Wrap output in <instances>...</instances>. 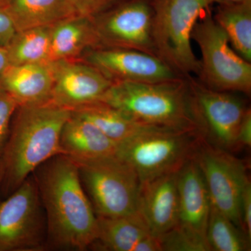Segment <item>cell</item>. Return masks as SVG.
Returning <instances> with one entry per match:
<instances>
[{
  "label": "cell",
  "instance_id": "obj_26",
  "mask_svg": "<svg viewBox=\"0 0 251 251\" xmlns=\"http://www.w3.org/2000/svg\"><path fill=\"white\" fill-rule=\"evenodd\" d=\"M18 107L16 100L0 86V155L4 150L11 119Z\"/></svg>",
  "mask_w": 251,
  "mask_h": 251
},
{
  "label": "cell",
  "instance_id": "obj_10",
  "mask_svg": "<svg viewBox=\"0 0 251 251\" xmlns=\"http://www.w3.org/2000/svg\"><path fill=\"white\" fill-rule=\"evenodd\" d=\"M35 179L28 177L0 202V251L46 249V232Z\"/></svg>",
  "mask_w": 251,
  "mask_h": 251
},
{
  "label": "cell",
  "instance_id": "obj_23",
  "mask_svg": "<svg viewBox=\"0 0 251 251\" xmlns=\"http://www.w3.org/2000/svg\"><path fill=\"white\" fill-rule=\"evenodd\" d=\"M6 50L10 65L49 64L51 62V26L18 31Z\"/></svg>",
  "mask_w": 251,
  "mask_h": 251
},
{
  "label": "cell",
  "instance_id": "obj_3",
  "mask_svg": "<svg viewBox=\"0 0 251 251\" xmlns=\"http://www.w3.org/2000/svg\"><path fill=\"white\" fill-rule=\"evenodd\" d=\"M100 101L143 125L198 132L188 77L168 82H115Z\"/></svg>",
  "mask_w": 251,
  "mask_h": 251
},
{
  "label": "cell",
  "instance_id": "obj_9",
  "mask_svg": "<svg viewBox=\"0 0 251 251\" xmlns=\"http://www.w3.org/2000/svg\"><path fill=\"white\" fill-rule=\"evenodd\" d=\"M191 158L202 173L211 205L241 229V196L249 179L247 164L232 152L208 143L201 135Z\"/></svg>",
  "mask_w": 251,
  "mask_h": 251
},
{
  "label": "cell",
  "instance_id": "obj_19",
  "mask_svg": "<svg viewBox=\"0 0 251 251\" xmlns=\"http://www.w3.org/2000/svg\"><path fill=\"white\" fill-rule=\"evenodd\" d=\"M97 220L98 235L92 247L100 250L133 251L140 240L152 234L139 211L118 217L97 216Z\"/></svg>",
  "mask_w": 251,
  "mask_h": 251
},
{
  "label": "cell",
  "instance_id": "obj_15",
  "mask_svg": "<svg viewBox=\"0 0 251 251\" xmlns=\"http://www.w3.org/2000/svg\"><path fill=\"white\" fill-rule=\"evenodd\" d=\"M179 196L178 224L206 237L211 201L199 167L189 158L177 173Z\"/></svg>",
  "mask_w": 251,
  "mask_h": 251
},
{
  "label": "cell",
  "instance_id": "obj_13",
  "mask_svg": "<svg viewBox=\"0 0 251 251\" xmlns=\"http://www.w3.org/2000/svg\"><path fill=\"white\" fill-rule=\"evenodd\" d=\"M53 75L50 101L71 111L99 101L113 82L80 59L50 62Z\"/></svg>",
  "mask_w": 251,
  "mask_h": 251
},
{
  "label": "cell",
  "instance_id": "obj_25",
  "mask_svg": "<svg viewBox=\"0 0 251 251\" xmlns=\"http://www.w3.org/2000/svg\"><path fill=\"white\" fill-rule=\"evenodd\" d=\"M162 250L166 251H209L206 238L177 224L159 236Z\"/></svg>",
  "mask_w": 251,
  "mask_h": 251
},
{
  "label": "cell",
  "instance_id": "obj_5",
  "mask_svg": "<svg viewBox=\"0 0 251 251\" xmlns=\"http://www.w3.org/2000/svg\"><path fill=\"white\" fill-rule=\"evenodd\" d=\"M74 161L97 216L118 217L138 211L140 181L128 163L117 155Z\"/></svg>",
  "mask_w": 251,
  "mask_h": 251
},
{
  "label": "cell",
  "instance_id": "obj_17",
  "mask_svg": "<svg viewBox=\"0 0 251 251\" xmlns=\"http://www.w3.org/2000/svg\"><path fill=\"white\" fill-rule=\"evenodd\" d=\"M61 153L74 160H87L117 154L118 145L88 120L73 113L60 135Z\"/></svg>",
  "mask_w": 251,
  "mask_h": 251
},
{
  "label": "cell",
  "instance_id": "obj_20",
  "mask_svg": "<svg viewBox=\"0 0 251 251\" xmlns=\"http://www.w3.org/2000/svg\"><path fill=\"white\" fill-rule=\"evenodd\" d=\"M72 112L93 124L117 145L145 130L156 127L135 122L123 112L100 100Z\"/></svg>",
  "mask_w": 251,
  "mask_h": 251
},
{
  "label": "cell",
  "instance_id": "obj_27",
  "mask_svg": "<svg viewBox=\"0 0 251 251\" xmlns=\"http://www.w3.org/2000/svg\"><path fill=\"white\" fill-rule=\"evenodd\" d=\"M75 16L93 18L122 0H67Z\"/></svg>",
  "mask_w": 251,
  "mask_h": 251
},
{
  "label": "cell",
  "instance_id": "obj_31",
  "mask_svg": "<svg viewBox=\"0 0 251 251\" xmlns=\"http://www.w3.org/2000/svg\"><path fill=\"white\" fill-rule=\"evenodd\" d=\"M133 251H163L161 239L151 234L144 238L135 246Z\"/></svg>",
  "mask_w": 251,
  "mask_h": 251
},
{
  "label": "cell",
  "instance_id": "obj_32",
  "mask_svg": "<svg viewBox=\"0 0 251 251\" xmlns=\"http://www.w3.org/2000/svg\"><path fill=\"white\" fill-rule=\"evenodd\" d=\"M10 66L9 54L7 50L0 48V80L6 69Z\"/></svg>",
  "mask_w": 251,
  "mask_h": 251
},
{
  "label": "cell",
  "instance_id": "obj_28",
  "mask_svg": "<svg viewBox=\"0 0 251 251\" xmlns=\"http://www.w3.org/2000/svg\"><path fill=\"white\" fill-rule=\"evenodd\" d=\"M241 229L251 240V184L248 179L243 188L240 200Z\"/></svg>",
  "mask_w": 251,
  "mask_h": 251
},
{
  "label": "cell",
  "instance_id": "obj_7",
  "mask_svg": "<svg viewBox=\"0 0 251 251\" xmlns=\"http://www.w3.org/2000/svg\"><path fill=\"white\" fill-rule=\"evenodd\" d=\"M198 132L152 127L118 145L117 156L130 165L140 184L176 173L192 156Z\"/></svg>",
  "mask_w": 251,
  "mask_h": 251
},
{
  "label": "cell",
  "instance_id": "obj_2",
  "mask_svg": "<svg viewBox=\"0 0 251 251\" xmlns=\"http://www.w3.org/2000/svg\"><path fill=\"white\" fill-rule=\"evenodd\" d=\"M12 130L4 150L7 187L17 189L31 173L60 154V135L72 111L49 101L22 105L16 110Z\"/></svg>",
  "mask_w": 251,
  "mask_h": 251
},
{
  "label": "cell",
  "instance_id": "obj_33",
  "mask_svg": "<svg viewBox=\"0 0 251 251\" xmlns=\"http://www.w3.org/2000/svg\"><path fill=\"white\" fill-rule=\"evenodd\" d=\"M11 1L12 0H0V6L4 8L7 7Z\"/></svg>",
  "mask_w": 251,
  "mask_h": 251
},
{
  "label": "cell",
  "instance_id": "obj_8",
  "mask_svg": "<svg viewBox=\"0 0 251 251\" xmlns=\"http://www.w3.org/2000/svg\"><path fill=\"white\" fill-rule=\"evenodd\" d=\"M188 78L198 133L208 143L229 152L240 150L238 134L249 107L237 96L212 90L193 77Z\"/></svg>",
  "mask_w": 251,
  "mask_h": 251
},
{
  "label": "cell",
  "instance_id": "obj_18",
  "mask_svg": "<svg viewBox=\"0 0 251 251\" xmlns=\"http://www.w3.org/2000/svg\"><path fill=\"white\" fill-rule=\"evenodd\" d=\"M92 18L72 16L51 26V62L75 59L88 50L99 47Z\"/></svg>",
  "mask_w": 251,
  "mask_h": 251
},
{
  "label": "cell",
  "instance_id": "obj_4",
  "mask_svg": "<svg viewBox=\"0 0 251 251\" xmlns=\"http://www.w3.org/2000/svg\"><path fill=\"white\" fill-rule=\"evenodd\" d=\"M220 0H151L152 37L156 54L185 77L199 74L191 46L193 27L203 13Z\"/></svg>",
  "mask_w": 251,
  "mask_h": 251
},
{
  "label": "cell",
  "instance_id": "obj_22",
  "mask_svg": "<svg viewBox=\"0 0 251 251\" xmlns=\"http://www.w3.org/2000/svg\"><path fill=\"white\" fill-rule=\"evenodd\" d=\"M213 17L239 55L251 62V0L219 3Z\"/></svg>",
  "mask_w": 251,
  "mask_h": 251
},
{
  "label": "cell",
  "instance_id": "obj_1",
  "mask_svg": "<svg viewBox=\"0 0 251 251\" xmlns=\"http://www.w3.org/2000/svg\"><path fill=\"white\" fill-rule=\"evenodd\" d=\"M34 172L47 215L46 249L81 251L92 247L98 235V220L75 162L60 153Z\"/></svg>",
  "mask_w": 251,
  "mask_h": 251
},
{
  "label": "cell",
  "instance_id": "obj_34",
  "mask_svg": "<svg viewBox=\"0 0 251 251\" xmlns=\"http://www.w3.org/2000/svg\"><path fill=\"white\" fill-rule=\"evenodd\" d=\"M221 2H243V1H249V0H220Z\"/></svg>",
  "mask_w": 251,
  "mask_h": 251
},
{
  "label": "cell",
  "instance_id": "obj_24",
  "mask_svg": "<svg viewBox=\"0 0 251 251\" xmlns=\"http://www.w3.org/2000/svg\"><path fill=\"white\" fill-rule=\"evenodd\" d=\"M206 238L211 251H251V240L228 217L211 204Z\"/></svg>",
  "mask_w": 251,
  "mask_h": 251
},
{
  "label": "cell",
  "instance_id": "obj_14",
  "mask_svg": "<svg viewBox=\"0 0 251 251\" xmlns=\"http://www.w3.org/2000/svg\"><path fill=\"white\" fill-rule=\"evenodd\" d=\"M177 173L161 175L140 184L138 211L153 235L159 237L178 224Z\"/></svg>",
  "mask_w": 251,
  "mask_h": 251
},
{
  "label": "cell",
  "instance_id": "obj_21",
  "mask_svg": "<svg viewBox=\"0 0 251 251\" xmlns=\"http://www.w3.org/2000/svg\"><path fill=\"white\" fill-rule=\"evenodd\" d=\"M18 31L52 26L75 16L67 0H12L6 7Z\"/></svg>",
  "mask_w": 251,
  "mask_h": 251
},
{
  "label": "cell",
  "instance_id": "obj_30",
  "mask_svg": "<svg viewBox=\"0 0 251 251\" xmlns=\"http://www.w3.org/2000/svg\"><path fill=\"white\" fill-rule=\"evenodd\" d=\"M238 143L240 150L244 148H251V110L248 108L244 118H243L239 134H238Z\"/></svg>",
  "mask_w": 251,
  "mask_h": 251
},
{
  "label": "cell",
  "instance_id": "obj_11",
  "mask_svg": "<svg viewBox=\"0 0 251 251\" xmlns=\"http://www.w3.org/2000/svg\"><path fill=\"white\" fill-rule=\"evenodd\" d=\"M151 0H122L92 18L99 47L135 50L157 55Z\"/></svg>",
  "mask_w": 251,
  "mask_h": 251
},
{
  "label": "cell",
  "instance_id": "obj_12",
  "mask_svg": "<svg viewBox=\"0 0 251 251\" xmlns=\"http://www.w3.org/2000/svg\"><path fill=\"white\" fill-rule=\"evenodd\" d=\"M82 60L112 82L153 83L185 77L158 56L135 50L94 48L86 51Z\"/></svg>",
  "mask_w": 251,
  "mask_h": 251
},
{
  "label": "cell",
  "instance_id": "obj_29",
  "mask_svg": "<svg viewBox=\"0 0 251 251\" xmlns=\"http://www.w3.org/2000/svg\"><path fill=\"white\" fill-rule=\"evenodd\" d=\"M18 31L6 8L0 6V48L6 49Z\"/></svg>",
  "mask_w": 251,
  "mask_h": 251
},
{
  "label": "cell",
  "instance_id": "obj_16",
  "mask_svg": "<svg viewBox=\"0 0 251 251\" xmlns=\"http://www.w3.org/2000/svg\"><path fill=\"white\" fill-rule=\"evenodd\" d=\"M53 82L50 63L23 64L10 65L0 80V86L18 106H22L50 101Z\"/></svg>",
  "mask_w": 251,
  "mask_h": 251
},
{
  "label": "cell",
  "instance_id": "obj_6",
  "mask_svg": "<svg viewBox=\"0 0 251 251\" xmlns=\"http://www.w3.org/2000/svg\"><path fill=\"white\" fill-rule=\"evenodd\" d=\"M191 39L199 46L200 81L212 90L250 95L251 64L231 49L227 34L211 10L193 27Z\"/></svg>",
  "mask_w": 251,
  "mask_h": 251
}]
</instances>
